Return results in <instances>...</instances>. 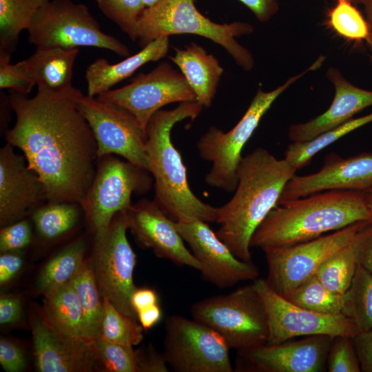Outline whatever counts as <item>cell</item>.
<instances>
[{
    "instance_id": "cell-19",
    "label": "cell",
    "mask_w": 372,
    "mask_h": 372,
    "mask_svg": "<svg viewBox=\"0 0 372 372\" xmlns=\"http://www.w3.org/2000/svg\"><path fill=\"white\" fill-rule=\"evenodd\" d=\"M372 187V153L349 158L327 155L320 169L313 174L294 175L285 185L277 205L327 190L366 191Z\"/></svg>"
},
{
    "instance_id": "cell-46",
    "label": "cell",
    "mask_w": 372,
    "mask_h": 372,
    "mask_svg": "<svg viewBox=\"0 0 372 372\" xmlns=\"http://www.w3.org/2000/svg\"><path fill=\"white\" fill-rule=\"evenodd\" d=\"M22 316V302L19 296L3 295L0 298V324H12L19 322Z\"/></svg>"
},
{
    "instance_id": "cell-44",
    "label": "cell",
    "mask_w": 372,
    "mask_h": 372,
    "mask_svg": "<svg viewBox=\"0 0 372 372\" xmlns=\"http://www.w3.org/2000/svg\"><path fill=\"white\" fill-rule=\"evenodd\" d=\"M361 371L372 372V329L352 338Z\"/></svg>"
},
{
    "instance_id": "cell-2",
    "label": "cell",
    "mask_w": 372,
    "mask_h": 372,
    "mask_svg": "<svg viewBox=\"0 0 372 372\" xmlns=\"http://www.w3.org/2000/svg\"><path fill=\"white\" fill-rule=\"evenodd\" d=\"M297 169L258 147L242 157L232 198L217 207L216 234L240 260L252 262L250 241L256 228L275 207L287 183Z\"/></svg>"
},
{
    "instance_id": "cell-10",
    "label": "cell",
    "mask_w": 372,
    "mask_h": 372,
    "mask_svg": "<svg viewBox=\"0 0 372 372\" xmlns=\"http://www.w3.org/2000/svg\"><path fill=\"white\" fill-rule=\"evenodd\" d=\"M127 229L126 210L118 212L105 230L94 235L91 260L102 298L138 320L131 302L136 289L133 280L136 256L127 240Z\"/></svg>"
},
{
    "instance_id": "cell-25",
    "label": "cell",
    "mask_w": 372,
    "mask_h": 372,
    "mask_svg": "<svg viewBox=\"0 0 372 372\" xmlns=\"http://www.w3.org/2000/svg\"><path fill=\"white\" fill-rule=\"evenodd\" d=\"M79 51V48H37L23 63L37 87L64 90L72 87L73 67Z\"/></svg>"
},
{
    "instance_id": "cell-27",
    "label": "cell",
    "mask_w": 372,
    "mask_h": 372,
    "mask_svg": "<svg viewBox=\"0 0 372 372\" xmlns=\"http://www.w3.org/2000/svg\"><path fill=\"white\" fill-rule=\"evenodd\" d=\"M85 240L79 237L55 254L42 268L36 282L40 293H46L70 283L85 260Z\"/></svg>"
},
{
    "instance_id": "cell-52",
    "label": "cell",
    "mask_w": 372,
    "mask_h": 372,
    "mask_svg": "<svg viewBox=\"0 0 372 372\" xmlns=\"http://www.w3.org/2000/svg\"><path fill=\"white\" fill-rule=\"evenodd\" d=\"M363 192L365 201L369 208L372 211V187L366 191H364Z\"/></svg>"
},
{
    "instance_id": "cell-35",
    "label": "cell",
    "mask_w": 372,
    "mask_h": 372,
    "mask_svg": "<svg viewBox=\"0 0 372 372\" xmlns=\"http://www.w3.org/2000/svg\"><path fill=\"white\" fill-rule=\"evenodd\" d=\"M327 25L349 41H366L369 28L366 19L350 0H336L327 14Z\"/></svg>"
},
{
    "instance_id": "cell-15",
    "label": "cell",
    "mask_w": 372,
    "mask_h": 372,
    "mask_svg": "<svg viewBox=\"0 0 372 372\" xmlns=\"http://www.w3.org/2000/svg\"><path fill=\"white\" fill-rule=\"evenodd\" d=\"M253 285L265 306L269 324L268 344L314 335L353 338L360 331L354 321L342 313H319L291 303L274 291L265 279L257 278Z\"/></svg>"
},
{
    "instance_id": "cell-29",
    "label": "cell",
    "mask_w": 372,
    "mask_h": 372,
    "mask_svg": "<svg viewBox=\"0 0 372 372\" xmlns=\"http://www.w3.org/2000/svg\"><path fill=\"white\" fill-rule=\"evenodd\" d=\"M71 284L78 296L83 316L85 336L94 340L101 333L103 302L91 260H85Z\"/></svg>"
},
{
    "instance_id": "cell-12",
    "label": "cell",
    "mask_w": 372,
    "mask_h": 372,
    "mask_svg": "<svg viewBox=\"0 0 372 372\" xmlns=\"http://www.w3.org/2000/svg\"><path fill=\"white\" fill-rule=\"evenodd\" d=\"M163 355L177 372H232L224 338L195 319L173 315L166 320Z\"/></svg>"
},
{
    "instance_id": "cell-37",
    "label": "cell",
    "mask_w": 372,
    "mask_h": 372,
    "mask_svg": "<svg viewBox=\"0 0 372 372\" xmlns=\"http://www.w3.org/2000/svg\"><path fill=\"white\" fill-rule=\"evenodd\" d=\"M102 369L110 372H138V352L132 345L112 342L102 335L94 340Z\"/></svg>"
},
{
    "instance_id": "cell-20",
    "label": "cell",
    "mask_w": 372,
    "mask_h": 372,
    "mask_svg": "<svg viewBox=\"0 0 372 372\" xmlns=\"http://www.w3.org/2000/svg\"><path fill=\"white\" fill-rule=\"evenodd\" d=\"M128 229L142 248L152 249L158 258L180 266L200 270V265L185 245L184 240L154 200L142 198L126 210Z\"/></svg>"
},
{
    "instance_id": "cell-38",
    "label": "cell",
    "mask_w": 372,
    "mask_h": 372,
    "mask_svg": "<svg viewBox=\"0 0 372 372\" xmlns=\"http://www.w3.org/2000/svg\"><path fill=\"white\" fill-rule=\"evenodd\" d=\"M102 12L114 22L129 38L137 40L136 26L146 8L141 0H96Z\"/></svg>"
},
{
    "instance_id": "cell-1",
    "label": "cell",
    "mask_w": 372,
    "mask_h": 372,
    "mask_svg": "<svg viewBox=\"0 0 372 372\" xmlns=\"http://www.w3.org/2000/svg\"><path fill=\"white\" fill-rule=\"evenodd\" d=\"M83 94L72 86L37 87L32 97L12 91L8 96L16 122L6 131V141L21 150L41 178L48 202L81 205L95 175L97 145L79 106Z\"/></svg>"
},
{
    "instance_id": "cell-48",
    "label": "cell",
    "mask_w": 372,
    "mask_h": 372,
    "mask_svg": "<svg viewBox=\"0 0 372 372\" xmlns=\"http://www.w3.org/2000/svg\"><path fill=\"white\" fill-rule=\"evenodd\" d=\"M358 264L372 273V222L366 227L358 253Z\"/></svg>"
},
{
    "instance_id": "cell-14",
    "label": "cell",
    "mask_w": 372,
    "mask_h": 372,
    "mask_svg": "<svg viewBox=\"0 0 372 372\" xmlns=\"http://www.w3.org/2000/svg\"><path fill=\"white\" fill-rule=\"evenodd\" d=\"M79 108L93 132L99 157L114 154L148 169L145 130L126 109L83 94Z\"/></svg>"
},
{
    "instance_id": "cell-23",
    "label": "cell",
    "mask_w": 372,
    "mask_h": 372,
    "mask_svg": "<svg viewBox=\"0 0 372 372\" xmlns=\"http://www.w3.org/2000/svg\"><path fill=\"white\" fill-rule=\"evenodd\" d=\"M169 46V37H161L147 43L136 54L118 63H110L104 58L96 59L85 70L87 95L97 96L111 90L113 86L130 77L143 65L165 56Z\"/></svg>"
},
{
    "instance_id": "cell-8",
    "label": "cell",
    "mask_w": 372,
    "mask_h": 372,
    "mask_svg": "<svg viewBox=\"0 0 372 372\" xmlns=\"http://www.w3.org/2000/svg\"><path fill=\"white\" fill-rule=\"evenodd\" d=\"M37 48L94 47L128 56L127 45L102 31L87 6L71 0H49L36 12L28 29Z\"/></svg>"
},
{
    "instance_id": "cell-9",
    "label": "cell",
    "mask_w": 372,
    "mask_h": 372,
    "mask_svg": "<svg viewBox=\"0 0 372 372\" xmlns=\"http://www.w3.org/2000/svg\"><path fill=\"white\" fill-rule=\"evenodd\" d=\"M148 169L114 154L98 158L92 185L81 206L92 234L105 230L119 211L132 204V195L148 192L153 177Z\"/></svg>"
},
{
    "instance_id": "cell-34",
    "label": "cell",
    "mask_w": 372,
    "mask_h": 372,
    "mask_svg": "<svg viewBox=\"0 0 372 372\" xmlns=\"http://www.w3.org/2000/svg\"><path fill=\"white\" fill-rule=\"evenodd\" d=\"M342 314L351 318L360 331L372 329V273L359 264L344 293Z\"/></svg>"
},
{
    "instance_id": "cell-47",
    "label": "cell",
    "mask_w": 372,
    "mask_h": 372,
    "mask_svg": "<svg viewBox=\"0 0 372 372\" xmlns=\"http://www.w3.org/2000/svg\"><path fill=\"white\" fill-rule=\"evenodd\" d=\"M260 22L269 21L279 10L278 0H239Z\"/></svg>"
},
{
    "instance_id": "cell-50",
    "label": "cell",
    "mask_w": 372,
    "mask_h": 372,
    "mask_svg": "<svg viewBox=\"0 0 372 372\" xmlns=\"http://www.w3.org/2000/svg\"><path fill=\"white\" fill-rule=\"evenodd\" d=\"M138 320L143 329L147 330L156 325L161 319L162 312L158 304L142 309L136 313Z\"/></svg>"
},
{
    "instance_id": "cell-45",
    "label": "cell",
    "mask_w": 372,
    "mask_h": 372,
    "mask_svg": "<svg viewBox=\"0 0 372 372\" xmlns=\"http://www.w3.org/2000/svg\"><path fill=\"white\" fill-rule=\"evenodd\" d=\"M21 251L1 253L0 285L4 286L11 282L21 271L23 258Z\"/></svg>"
},
{
    "instance_id": "cell-49",
    "label": "cell",
    "mask_w": 372,
    "mask_h": 372,
    "mask_svg": "<svg viewBox=\"0 0 372 372\" xmlns=\"http://www.w3.org/2000/svg\"><path fill=\"white\" fill-rule=\"evenodd\" d=\"M132 304L136 313L158 304V296L155 291L148 288L136 289L132 296Z\"/></svg>"
},
{
    "instance_id": "cell-40",
    "label": "cell",
    "mask_w": 372,
    "mask_h": 372,
    "mask_svg": "<svg viewBox=\"0 0 372 372\" xmlns=\"http://www.w3.org/2000/svg\"><path fill=\"white\" fill-rule=\"evenodd\" d=\"M10 58V54L0 52V89L28 94L35 84L29 77L23 61L12 64Z\"/></svg>"
},
{
    "instance_id": "cell-7",
    "label": "cell",
    "mask_w": 372,
    "mask_h": 372,
    "mask_svg": "<svg viewBox=\"0 0 372 372\" xmlns=\"http://www.w3.org/2000/svg\"><path fill=\"white\" fill-rule=\"evenodd\" d=\"M190 311L194 319L220 333L229 349L241 351L267 344V314L253 283L227 295L204 298Z\"/></svg>"
},
{
    "instance_id": "cell-53",
    "label": "cell",
    "mask_w": 372,
    "mask_h": 372,
    "mask_svg": "<svg viewBox=\"0 0 372 372\" xmlns=\"http://www.w3.org/2000/svg\"><path fill=\"white\" fill-rule=\"evenodd\" d=\"M146 8L152 7L163 0H141Z\"/></svg>"
},
{
    "instance_id": "cell-28",
    "label": "cell",
    "mask_w": 372,
    "mask_h": 372,
    "mask_svg": "<svg viewBox=\"0 0 372 372\" xmlns=\"http://www.w3.org/2000/svg\"><path fill=\"white\" fill-rule=\"evenodd\" d=\"M30 214L37 234L46 240H56L65 236L84 216L79 203L69 201L46 202Z\"/></svg>"
},
{
    "instance_id": "cell-32",
    "label": "cell",
    "mask_w": 372,
    "mask_h": 372,
    "mask_svg": "<svg viewBox=\"0 0 372 372\" xmlns=\"http://www.w3.org/2000/svg\"><path fill=\"white\" fill-rule=\"evenodd\" d=\"M372 121V112L351 120L304 142H292L285 152V158L297 171L309 165L318 152L349 132Z\"/></svg>"
},
{
    "instance_id": "cell-43",
    "label": "cell",
    "mask_w": 372,
    "mask_h": 372,
    "mask_svg": "<svg viewBox=\"0 0 372 372\" xmlns=\"http://www.w3.org/2000/svg\"><path fill=\"white\" fill-rule=\"evenodd\" d=\"M138 372H167L168 364L163 353H158L149 344L145 349H137Z\"/></svg>"
},
{
    "instance_id": "cell-31",
    "label": "cell",
    "mask_w": 372,
    "mask_h": 372,
    "mask_svg": "<svg viewBox=\"0 0 372 372\" xmlns=\"http://www.w3.org/2000/svg\"><path fill=\"white\" fill-rule=\"evenodd\" d=\"M49 0H0V52L11 55L20 33L29 28L38 10Z\"/></svg>"
},
{
    "instance_id": "cell-6",
    "label": "cell",
    "mask_w": 372,
    "mask_h": 372,
    "mask_svg": "<svg viewBox=\"0 0 372 372\" xmlns=\"http://www.w3.org/2000/svg\"><path fill=\"white\" fill-rule=\"evenodd\" d=\"M324 60L325 57L320 56L309 68L271 91L265 92L259 87L245 114L231 130L224 132L211 126L200 137L196 143L199 155L211 164L205 178L209 186L227 192L235 191L242 150L262 117L280 94L304 74L319 68Z\"/></svg>"
},
{
    "instance_id": "cell-33",
    "label": "cell",
    "mask_w": 372,
    "mask_h": 372,
    "mask_svg": "<svg viewBox=\"0 0 372 372\" xmlns=\"http://www.w3.org/2000/svg\"><path fill=\"white\" fill-rule=\"evenodd\" d=\"M285 298L302 308L322 314L342 313L344 307V293L329 289L315 274L298 285Z\"/></svg>"
},
{
    "instance_id": "cell-4",
    "label": "cell",
    "mask_w": 372,
    "mask_h": 372,
    "mask_svg": "<svg viewBox=\"0 0 372 372\" xmlns=\"http://www.w3.org/2000/svg\"><path fill=\"white\" fill-rule=\"evenodd\" d=\"M202 109L198 101L180 103L174 109L155 112L146 127L148 170L154 180L153 200L173 221L187 218L216 221L217 207L203 203L192 192L181 155L171 139V131L176 123L186 118L194 120Z\"/></svg>"
},
{
    "instance_id": "cell-17",
    "label": "cell",
    "mask_w": 372,
    "mask_h": 372,
    "mask_svg": "<svg viewBox=\"0 0 372 372\" xmlns=\"http://www.w3.org/2000/svg\"><path fill=\"white\" fill-rule=\"evenodd\" d=\"M333 338L314 335L296 341L262 345L238 351L246 371L258 372H321Z\"/></svg>"
},
{
    "instance_id": "cell-22",
    "label": "cell",
    "mask_w": 372,
    "mask_h": 372,
    "mask_svg": "<svg viewBox=\"0 0 372 372\" xmlns=\"http://www.w3.org/2000/svg\"><path fill=\"white\" fill-rule=\"evenodd\" d=\"M326 75L334 87L331 105L324 112L307 122L291 125L288 136L292 142L309 141L351 120L355 114L372 105V91L352 84L338 68H329Z\"/></svg>"
},
{
    "instance_id": "cell-16",
    "label": "cell",
    "mask_w": 372,
    "mask_h": 372,
    "mask_svg": "<svg viewBox=\"0 0 372 372\" xmlns=\"http://www.w3.org/2000/svg\"><path fill=\"white\" fill-rule=\"evenodd\" d=\"M192 253L199 262L203 278L225 289L245 280H255L259 270L253 262L238 258L212 231L207 222L197 218L174 221Z\"/></svg>"
},
{
    "instance_id": "cell-39",
    "label": "cell",
    "mask_w": 372,
    "mask_h": 372,
    "mask_svg": "<svg viewBox=\"0 0 372 372\" xmlns=\"http://www.w3.org/2000/svg\"><path fill=\"white\" fill-rule=\"evenodd\" d=\"M329 372H360V366L351 337L338 335L333 340L328 353Z\"/></svg>"
},
{
    "instance_id": "cell-18",
    "label": "cell",
    "mask_w": 372,
    "mask_h": 372,
    "mask_svg": "<svg viewBox=\"0 0 372 372\" xmlns=\"http://www.w3.org/2000/svg\"><path fill=\"white\" fill-rule=\"evenodd\" d=\"M47 201L45 185L24 156L6 143L0 149V225L25 218Z\"/></svg>"
},
{
    "instance_id": "cell-5",
    "label": "cell",
    "mask_w": 372,
    "mask_h": 372,
    "mask_svg": "<svg viewBox=\"0 0 372 372\" xmlns=\"http://www.w3.org/2000/svg\"><path fill=\"white\" fill-rule=\"evenodd\" d=\"M253 26L247 22L220 24L202 14L194 0H163L145 8L138 18L137 40L142 46L161 37L192 34L205 37L222 46L242 70L254 66L251 52L240 45L236 37L250 34Z\"/></svg>"
},
{
    "instance_id": "cell-54",
    "label": "cell",
    "mask_w": 372,
    "mask_h": 372,
    "mask_svg": "<svg viewBox=\"0 0 372 372\" xmlns=\"http://www.w3.org/2000/svg\"><path fill=\"white\" fill-rule=\"evenodd\" d=\"M353 4H360L361 0H350Z\"/></svg>"
},
{
    "instance_id": "cell-3",
    "label": "cell",
    "mask_w": 372,
    "mask_h": 372,
    "mask_svg": "<svg viewBox=\"0 0 372 372\" xmlns=\"http://www.w3.org/2000/svg\"><path fill=\"white\" fill-rule=\"evenodd\" d=\"M369 220L372 211L363 192L327 190L276 205L255 230L250 247L289 246Z\"/></svg>"
},
{
    "instance_id": "cell-36",
    "label": "cell",
    "mask_w": 372,
    "mask_h": 372,
    "mask_svg": "<svg viewBox=\"0 0 372 372\" xmlns=\"http://www.w3.org/2000/svg\"><path fill=\"white\" fill-rule=\"evenodd\" d=\"M103 302L101 335L112 342L138 344L143 339V329L138 320L123 314L108 299L103 298Z\"/></svg>"
},
{
    "instance_id": "cell-21",
    "label": "cell",
    "mask_w": 372,
    "mask_h": 372,
    "mask_svg": "<svg viewBox=\"0 0 372 372\" xmlns=\"http://www.w3.org/2000/svg\"><path fill=\"white\" fill-rule=\"evenodd\" d=\"M30 322L39 371L89 372L101 366L94 340L59 333L37 311L31 313Z\"/></svg>"
},
{
    "instance_id": "cell-41",
    "label": "cell",
    "mask_w": 372,
    "mask_h": 372,
    "mask_svg": "<svg viewBox=\"0 0 372 372\" xmlns=\"http://www.w3.org/2000/svg\"><path fill=\"white\" fill-rule=\"evenodd\" d=\"M32 237L31 223L25 218L1 227L0 231L1 253L21 251L31 244Z\"/></svg>"
},
{
    "instance_id": "cell-24",
    "label": "cell",
    "mask_w": 372,
    "mask_h": 372,
    "mask_svg": "<svg viewBox=\"0 0 372 372\" xmlns=\"http://www.w3.org/2000/svg\"><path fill=\"white\" fill-rule=\"evenodd\" d=\"M169 58L180 69L203 107H209L215 96L223 68L218 59L199 45L192 43L184 49L175 48Z\"/></svg>"
},
{
    "instance_id": "cell-30",
    "label": "cell",
    "mask_w": 372,
    "mask_h": 372,
    "mask_svg": "<svg viewBox=\"0 0 372 372\" xmlns=\"http://www.w3.org/2000/svg\"><path fill=\"white\" fill-rule=\"evenodd\" d=\"M366 227L324 262L316 272L317 278L329 289L344 294L349 288L358 265V249Z\"/></svg>"
},
{
    "instance_id": "cell-11",
    "label": "cell",
    "mask_w": 372,
    "mask_h": 372,
    "mask_svg": "<svg viewBox=\"0 0 372 372\" xmlns=\"http://www.w3.org/2000/svg\"><path fill=\"white\" fill-rule=\"evenodd\" d=\"M371 221L357 222L330 234L295 245L262 249L267 263V283L286 298Z\"/></svg>"
},
{
    "instance_id": "cell-42",
    "label": "cell",
    "mask_w": 372,
    "mask_h": 372,
    "mask_svg": "<svg viewBox=\"0 0 372 372\" xmlns=\"http://www.w3.org/2000/svg\"><path fill=\"white\" fill-rule=\"evenodd\" d=\"M0 364L7 372H21L26 366V358L16 343L6 338L0 340Z\"/></svg>"
},
{
    "instance_id": "cell-13",
    "label": "cell",
    "mask_w": 372,
    "mask_h": 372,
    "mask_svg": "<svg viewBox=\"0 0 372 372\" xmlns=\"http://www.w3.org/2000/svg\"><path fill=\"white\" fill-rule=\"evenodd\" d=\"M97 98L130 112L145 130L149 118L162 107L197 101L183 74L167 62L159 63L148 73L138 74L129 84L101 93Z\"/></svg>"
},
{
    "instance_id": "cell-26",
    "label": "cell",
    "mask_w": 372,
    "mask_h": 372,
    "mask_svg": "<svg viewBox=\"0 0 372 372\" xmlns=\"http://www.w3.org/2000/svg\"><path fill=\"white\" fill-rule=\"evenodd\" d=\"M43 296L41 313L54 330L70 338L87 339L82 309L71 282Z\"/></svg>"
},
{
    "instance_id": "cell-51",
    "label": "cell",
    "mask_w": 372,
    "mask_h": 372,
    "mask_svg": "<svg viewBox=\"0 0 372 372\" xmlns=\"http://www.w3.org/2000/svg\"><path fill=\"white\" fill-rule=\"evenodd\" d=\"M360 4H362L364 8L366 21L369 28V35L366 41L369 50V59L372 63V0H361Z\"/></svg>"
}]
</instances>
